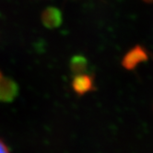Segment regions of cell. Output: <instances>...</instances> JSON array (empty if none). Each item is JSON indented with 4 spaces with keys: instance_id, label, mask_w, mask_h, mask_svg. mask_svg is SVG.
<instances>
[{
    "instance_id": "52a82bcc",
    "label": "cell",
    "mask_w": 153,
    "mask_h": 153,
    "mask_svg": "<svg viewBox=\"0 0 153 153\" xmlns=\"http://www.w3.org/2000/svg\"><path fill=\"white\" fill-rule=\"evenodd\" d=\"M145 1H147V2H152L153 0H145Z\"/></svg>"
},
{
    "instance_id": "6da1fadb",
    "label": "cell",
    "mask_w": 153,
    "mask_h": 153,
    "mask_svg": "<svg viewBox=\"0 0 153 153\" xmlns=\"http://www.w3.org/2000/svg\"><path fill=\"white\" fill-rule=\"evenodd\" d=\"M43 26L48 29H56L62 24V12L54 7H48L42 11L41 16Z\"/></svg>"
},
{
    "instance_id": "277c9868",
    "label": "cell",
    "mask_w": 153,
    "mask_h": 153,
    "mask_svg": "<svg viewBox=\"0 0 153 153\" xmlns=\"http://www.w3.org/2000/svg\"><path fill=\"white\" fill-rule=\"evenodd\" d=\"M146 58L147 56L143 49H141L140 47H137L126 54V57L124 58L123 64L126 68H133L139 62Z\"/></svg>"
},
{
    "instance_id": "3957f363",
    "label": "cell",
    "mask_w": 153,
    "mask_h": 153,
    "mask_svg": "<svg viewBox=\"0 0 153 153\" xmlns=\"http://www.w3.org/2000/svg\"><path fill=\"white\" fill-rule=\"evenodd\" d=\"M73 89L79 94H84L91 90L92 80L88 75H76L72 82Z\"/></svg>"
},
{
    "instance_id": "8992f818",
    "label": "cell",
    "mask_w": 153,
    "mask_h": 153,
    "mask_svg": "<svg viewBox=\"0 0 153 153\" xmlns=\"http://www.w3.org/2000/svg\"><path fill=\"white\" fill-rule=\"evenodd\" d=\"M0 153H9L7 147L1 139H0Z\"/></svg>"
},
{
    "instance_id": "7a4b0ae2",
    "label": "cell",
    "mask_w": 153,
    "mask_h": 153,
    "mask_svg": "<svg viewBox=\"0 0 153 153\" xmlns=\"http://www.w3.org/2000/svg\"><path fill=\"white\" fill-rule=\"evenodd\" d=\"M18 94L17 83L9 78H6L3 75L0 76V101L10 102Z\"/></svg>"
},
{
    "instance_id": "5b68a950",
    "label": "cell",
    "mask_w": 153,
    "mask_h": 153,
    "mask_svg": "<svg viewBox=\"0 0 153 153\" xmlns=\"http://www.w3.org/2000/svg\"><path fill=\"white\" fill-rule=\"evenodd\" d=\"M86 60L82 56H75L71 60V69L76 74L81 73L86 68Z\"/></svg>"
}]
</instances>
